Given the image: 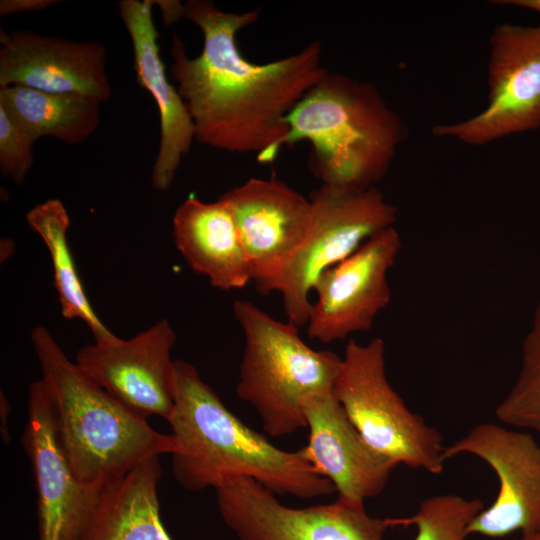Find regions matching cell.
I'll use <instances>...</instances> for the list:
<instances>
[{
  "label": "cell",
  "mask_w": 540,
  "mask_h": 540,
  "mask_svg": "<svg viewBox=\"0 0 540 540\" xmlns=\"http://www.w3.org/2000/svg\"><path fill=\"white\" fill-rule=\"evenodd\" d=\"M183 18L201 30L203 46L190 57L174 33L170 73L192 118L195 141L273 162L289 131L288 114L329 71L322 64L321 43L257 64L237 43L239 31L258 20L257 10L227 12L209 0H188Z\"/></svg>",
  "instance_id": "obj_1"
},
{
  "label": "cell",
  "mask_w": 540,
  "mask_h": 540,
  "mask_svg": "<svg viewBox=\"0 0 540 540\" xmlns=\"http://www.w3.org/2000/svg\"><path fill=\"white\" fill-rule=\"evenodd\" d=\"M176 440L172 473L186 490H215L236 477L256 480L274 494L302 499L336 491L301 449L277 448L223 404L191 363L175 360L174 408L167 420Z\"/></svg>",
  "instance_id": "obj_2"
},
{
  "label": "cell",
  "mask_w": 540,
  "mask_h": 540,
  "mask_svg": "<svg viewBox=\"0 0 540 540\" xmlns=\"http://www.w3.org/2000/svg\"><path fill=\"white\" fill-rule=\"evenodd\" d=\"M56 438L77 479L100 488L142 462L173 454L172 434L153 429L68 359L44 326L31 332Z\"/></svg>",
  "instance_id": "obj_3"
},
{
  "label": "cell",
  "mask_w": 540,
  "mask_h": 540,
  "mask_svg": "<svg viewBox=\"0 0 540 540\" xmlns=\"http://www.w3.org/2000/svg\"><path fill=\"white\" fill-rule=\"evenodd\" d=\"M281 147L310 143L308 167L322 186L364 191L389 171L406 130L376 86L328 71L286 118Z\"/></svg>",
  "instance_id": "obj_4"
},
{
  "label": "cell",
  "mask_w": 540,
  "mask_h": 540,
  "mask_svg": "<svg viewBox=\"0 0 540 540\" xmlns=\"http://www.w3.org/2000/svg\"><path fill=\"white\" fill-rule=\"evenodd\" d=\"M233 312L244 335L238 397L255 408L271 436L307 427L304 401L334 390L342 358L312 349L298 327L274 319L248 300H236Z\"/></svg>",
  "instance_id": "obj_5"
},
{
  "label": "cell",
  "mask_w": 540,
  "mask_h": 540,
  "mask_svg": "<svg viewBox=\"0 0 540 540\" xmlns=\"http://www.w3.org/2000/svg\"><path fill=\"white\" fill-rule=\"evenodd\" d=\"M385 342L350 339L334 394L365 443L392 462L438 475L444 469L443 436L413 413L386 375Z\"/></svg>",
  "instance_id": "obj_6"
},
{
  "label": "cell",
  "mask_w": 540,
  "mask_h": 540,
  "mask_svg": "<svg viewBox=\"0 0 540 540\" xmlns=\"http://www.w3.org/2000/svg\"><path fill=\"white\" fill-rule=\"evenodd\" d=\"M312 218L298 248L260 294L278 292L287 321L307 325L319 277L374 235L394 226L397 208L376 188L338 192L320 185L309 196Z\"/></svg>",
  "instance_id": "obj_7"
},
{
  "label": "cell",
  "mask_w": 540,
  "mask_h": 540,
  "mask_svg": "<svg viewBox=\"0 0 540 540\" xmlns=\"http://www.w3.org/2000/svg\"><path fill=\"white\" fill-rule=\"evenodd\" d=\"M224 523L240 540H384L391 518L369 515L364 502L338 497L333 503L291 508L249 477L217 490Z\"/></svg>",
  "instance_id": "obj_8"
},
{
  "label": "cell",
  "mask_w": 540,
  "mask_h": 540,
  "mask_svg": "<svg viewBox=\"0 0 540 540\" xmlns=\"http://www.w3.org/2000/svg\"><path fill=\"white\" fill-rule=\"evenodd\" d=\"M487 106L462 122L439 124L437 137L484 145L540 127V24H502L490 39Z\"/></svg>",
  "instance_id": "obj_9"
},
{
  "label": "cell",
  "mask_w": 540,
  "mask_h": 540,
  "mask_svg": "<svg viewBox=\"0 0 540 540\" xmlns=\"http://www.w3.org/2000/svg\"><path fill=\"white\" fill-rule=\"evenodd\" d=\"M471 454L488 464L499 481L494 502L470 523L467 534L501 538L540 532V445L531 432L479 423L445 446L446 461Z\"/></svg>",
  "instance_id": "obj_10"
},
{
  "label": "cell",
  "mask_w": 540,
  "mask_h": 540,
  "mask_svg": "<svg viewBox=\"0 0 540 540\" xmlns=\"http://www.w3.org/2000/svg\"><path fill=\"white\" fill-rule=\"evenodd\" d=\"M401 246L393 226L326 270L313 289L316 299L307 322L308 336L328 344L369 330L391 301L387 277Z\"/></svg>",
  "instance_id": "obj_11"
},
{
  "label": "cell",
  "mask_w": 540,
  "mask_h": 540,
  "mask_svg": "<svg viewBox=\"0 0 540 540\" xmlns=\"http://www.w3.org/2000/svg\"><path fill=\"white\" fill-rule=\"evenodd\" d=\"M176 333L162 319L128 340L114 339L81 348L75 363L97 385L133 412L169 419L175 398Z\"/></svg>",
  "instance_id": "obj_12"
},
{
  "label": "cell",
  "mask_w": 540,
  "mask_h": 540,
  "mask_svg": "<svg viewBox=\"0 0 540 540\" xmlns=\"http://www.w3.org/2000/svg\"><path fill=\"white\" fill-rule=\"evenodd\" d=\"M37 492L38 540H79L100 488L81 483L56 438L43 381L28 389L27 422L22 436Z\"/></svg>",
  "instance_id": "obj_13"
},
{
  "label": "cell",
  "mask_w": 540,
  "mask_h": 540,
  "mask_svg": "<svg viewBox=\"0 0 540 540\" xmlns=\"http://www.w3.org/2000/svg\"><path fill=\"white\" fill-rule=\"evenodd\" d=\"M229 208L258 292L303 241L312 203L276 177L250 178L219 198Z\"/></svg>",
  "instance_id": "obj_14"
},
{
  "label": "cell",
  "mask_w": 540,
  "mask_h": 540,
  "mask_svg": "<svg viewBox=\"0 0 540 540\" xmlns=\"http://www.w3.org/2000/svg\"><path fill=\"white\" fill-rule=\"evenodd\" d=\"M0 88L25 86L74 93L100 104L112 94L99 42L72 41L27 30L0 29Z\"/></svg>",
  "instance_id": "obj_15"
},
{
  "label": "cell",
  "mask_w": 540,
  "mask_h": 540,
  "mask_svg": "<svg viewBox=\"0 0 540 540\" xmlns=\"http://www.w3.org/2000/svg\"><path fill=\"white\" fill-rule=\"evenodd\" d=\"M308 444L305 458L338 491L357 502L379 495L396 467L371 449L348 418L334 390L315 393L303 403Z\"/></svg>",
  "instance_id": "obj_16"
},
{
  "label": "cell",
  "mask_w": 540,
  "mask_h": 540,
  "mask_svg": "<svg viewBox=\"0 0 540 540\" xmlns=\"http://www.w3.org/2000/svg\"><path fill=\"white\" fill-rule=\"evenodd\" d=\"M155 0H121L119 16L129 34L138 85L153 97L160 116V144L152 168V185L166 191L195 141V128L177 87L170 83L160 56L153 21Z\"/></svg>",
  "instance_id": "obj_17"
},
{
  "label": "cell",
  "mask_w": 540,
  "mask_h": 540,
  "mask_svg": "<svg viewBox=\"0 0 540 540\" xmlns=\"http://www.w3.org/2000/svg\"><path fill=\"white\" fill-rule=\"evenodd\" d=\"M174 243L187 265L220 290L241 289L252 270L234 218L224 202L188 197L172 220Z\"/></svg>",
  "instance_id": "obj_18"
},
{
  "label": "cell",
  "mask_w": 540,
  "mask_h": 540,
  "mask_svg": "<svg viewBox=\"0 0 540 540\" xmlns=\"http://www.w3.org/2000/svg\"><path fill=\"white\" fill-rule=\"evenodd\" d=\"M159 457L101 487L79 540H172L160 517Z\"/></svg>",
  "instance_id": "obj_19"
},
{
  "label": "cell",
  "mask_w": 540,
  "mask_h": 540,
  "mask_svg": "<svg viewBox=\"0 0 540 540\" xmlns=\"http://www.w3.org/2000/svg\"><path fill=\"white\" fill-rule=\"evenodd\" d=\"M100 105L80 94L19 85L0 88V107L33 143L42 137L70 145L83 143L100 125Z\"/></svg>",
  "instance_id": "obj_20"
},
{
  "label": "cell",
  "mask_w": 540,
  "mask_h": 540,
  "mask_svg": "<svg viewBox=\"0 0 540 540\" xmlns=\"http://www.w3.org/2000/svg\"><path fill=\"white\" fill-rule=\"evenodd\" d=\"M26 220L49 251L62 316L85 322L96 343L114 339L116 335L94 312L77 273L67 241L70 218L63 203L49 199L37 204L27 212Z\"/></svg>",
  "instance_id": "obj_21"
},
{
  "label": "cell",
  "mask_w": 540,
  "mask_h": 540,
  "mask_svg": "<svg viewBox=\"0 0 540 540\" xmlns=\"http://www.w3.org/2000/svg\"><path fill=\"white\" fill-rule=\"evenodd\" d=\"M495 414L506 425L540 434V303L522 344L517 378Z\"/></svg>",
  "instance_id": "obj_22"
},
{
  "label": "cell",
  "mask_w": 540,
  "mask_h": 540,
  "mask_svg": "<svg viewBox=\"0 0 540 540\" xmlns=\"http://www.w3.org/2000/svg\"><path fill=\"white\" fill-rule=\"evenodd\" d=\"M483 509L479 498L440 494L423 500L412 516L391 518V522L393 527L414 525V540H465L468 526Z\"/></svg>",
  "instance_id": "obj_23"
},
{
  "label": "cell",
  "mask_w": 540,
  "mask_h": 540,
  "mask_svg": "<svg viewBox=\"0 0 540 540\" xmlns=\"http://www.w3.org/2000/svg\"><path fill=\"white\" fill-rule=\"evenodd\" d=\"M33 142L0 107V170L21 185L33 163Z\"/></svg>",
  "instance_id": "obj_24"
},
{
  "label": "cell",
  "mask_w": 540,
  "mask_h": 540,
  "mask_svg": "<svg viewBox=\"0 0 540 540\" xmlns=\"http://www.w3.org/2000/svg\"><path fill=\"white\" fill-rule=\"evenodd\" d=\"M58 2L56 0H1L0 15L41 11Z\"/></svg>",
  "instance_id": "obj_25"
},
{
  "label": "cell",
  "mask_w": 540,
  "mask_h": 540,
  "mask_svg": "<svg viewBox=\"0 0 540 540\" xmlns=\"http://www.w3.org/2000/svg\"><path fill=\"white\" fill-rule=\"evenodd\" d=\"M155 4L161 8L163 21L172 24L183 18L184 4L180 1H157Z\"/></svg>",
  "instance_id": "obj_26"
},
{
  "label": "cell",
  "mask_w": 540,
  "mask_h": 540,
  "mask_svg": "<svg viewBox=\"0 0 540 540\" xmlns=\"http://www.w3.org/2000/svg\"><path fill=\"white\" fill-rule=\"evenodd\" d=\"M0 394H1L0 396L1 435H2L3 442L8 444L10 438H9L8 427H7V417L10 412V405L3 391H1Z\"/></svg>",
  "instance_id": "obj_27"
},
{
  "label": "cell",
  "mask_w": 540,
  "mask_h": 540,
  "mask_svg": "<svg viewBox=\"0 0 540 540\" xmlns=\"http://www.w3.org/2000/svg\"><path fill=\"white\" fill-rule=\"evenodd\" d=\"M495 3L501 5H512L522 7L530 10H534L540 13V0H501Z\"/></svg>",
  "instance_id": "obj_28"
},
{
  "label": "cell",
  "mask_w": 540,
  "mask_h": 540,
  "mask_svg": "<svg viewBox=\"0 0 540 540\" xmlns=\"http://www.w3.org/2000/svg\"><path fill=\"white\" fill-rule=\"evenodd\" d=\"M513 540H540V532L534 534H523L519 538Z\"/></svg>",
  "instance_id": "obj_29"
}]
</instances>
